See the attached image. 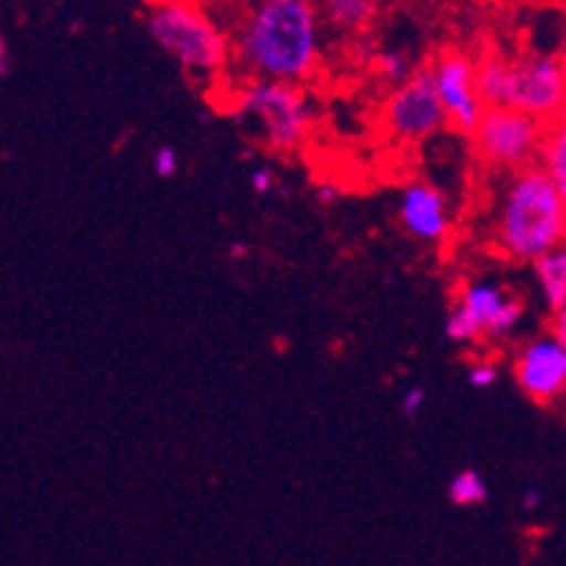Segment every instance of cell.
Wrapping results in <instances>:
<instances>
[{
  "label": "cell",
  "mask_w": 566,
  "mask_h": 566,
  "mask_svg": "<svg viewBox=\"0 0 566 566\" xmlns=\"http://www.w3.org/2000/svg\"><path fill=\"white\" fill-rule=\"evenodd\" d=\"M231 69L240 82L305 87L324 60L316 0H249L231 32Z\"/></svg>",
  "instance_id": "1"
},
{
  "label": "cell",
  "mask_w": 566,
  "mask_h": 566,
  "mask_svg": "<svg viewBox=\"0 0 566 566\" xmlns=\"http://www.w3.org/2000/svg\"><path fill=\"white\" fill-rule=\"evenodd\" d=\"M491 245L518 265L566 245V206L538 164L502 175L493 195Z\"/></svg>",
  "instance_id": "2"
},
{
  "label": "cell",
  "mask_w": 566,
  "mask_h": 566,
  "mask_svg": "<svg viewBox=\"0 0 566 566\" xmlns=\"http://www.w3.org/2000/svg\"><path fill=\"white\" fill-rule=\"evenodd\" d=\"M480 96L488 107H513L555 125L566 118V56L549 51L485 54L476 60Z\"/></svg>",
  "instance_id": "3"
},
{
  "label": "cell",
  "mask_w": 566,
  "mask_h": 566,
  "mask_svg": "<svg viewBox=\"0 0 566 566\" xmlns=\"http://www.w3.org/2000/svg\"><path fill=\"white\" fill-rule=\"evenodd\" d=\"M153 43L189 76L212 82L231 69V38L189 0H158L147 12Z\"/></svg>",
  "instance_id": "4"
},
{
  "label": "cell",
  "mask_w": 566,
  "mask_h": 566,
  "mask_svg": "<svg viewBox=\"0 0 566 566\" xmlns=\"http://www.w3.org/2000/svg\"><path fill=\"white\" fill-rule=\"evenodd\" d=\"M229 116L240 130L254 133L276 156L302 150L316 125L305 87L285 82H240Z\"/></svg>",
  "instance_id": "5"
},
{
  "label": "cell",
  "mask_w": 566,
  "mask_h": 566,
  "mask_svg": "<svg viewBox=\"0 0 566 566\" xmlns=\"http://www.w3.org/2000/svg\"><path fill=\"white\" fill-rule=\"evenodd\" d=\"M547 125L513 107H488L485 118L473 133V150L493 172H518L533 167L542 153Z\"/></svg>",
  "instance_id": "6"
},
{
  "label": "cell",
  "mask_w": 566,
  "mask_h": 566,
  "mask_svg": "<svg viewBox=\"0 0 566 566\" xmlns=\"http://www.w3.org/2000/svg\"><path fill=\"white\" fill-rule=\"evenodd\" d=\"M380 125L389 136L406 144H420L451 127L429 65H420L406 85L386 94L380 105Z\"/></svg>",
  "instance_id": "7"
},
{
  "label": "cell",
  "mask_w": 566,
  "mask_h": 566,
  "mask_svg": "<svg viewBox=\"0 0 566 566\" xmlns=\"http://www.w3.org/2000/svg\"><path fill=\"white\" fill-rule=\"evenodd\" d=\"M429 69L442 107L449 113V125L457 133L473 136L488 113V105L480 96V82H476V60L468 51L446 49L431 60Z\"/></svg>",
  "instance_id": "8"
},
{
  "label": "cell",
  "mask_w": 566,
  "mask_h": 566,
  "mask_svg": "<svg viewBox=\"0 0 566 566\" xmlns=\"http://www.w3.org/2000/svg\"><path fill=\"white\" fill-rule=\"evenodd\" d=\"M513 378L518 389L538 406H555L566 398V349L549 327L530 336L516 349Z\"/></svg>",
  "instance_id": "9"
},
{
  "label": "cell",
  "mask_w": 566,
  "mask_h": 566,
  "mask_svg": "<svg viewBox=\"0 0 566 566\" xmlns=\"http://www.w3.org/2000/svg\"><path fill=\"white\" fill-rule=\"evenodd\" d=\"M454 305L465 307L485 331V342L502 344L518 333L524 322V300L518 293L507 291L502 282L482 276V280H462L457 287Z\"/></svg>",
  "instance_id": "10"
},
{
  "label": "cell",
  "mask_w": 566,
  "mask_h": 566,
  "mask_svg": "<svg viewBox=\"0 0 566 566\" xmlns=\"http://www.w3.org/2000/svg\"><path fill=\"white\" fill-rule=\"evenodd\" d=\"M398 220L411 240L423 245H442L451 237L449 195L429 181H411L400 189Z\"/></svg>",
  "instance_id": "11"
},
{
  "label": "cell",
  "mask_w": 566,
  "mask_h": 566,
  "mask_svg": "<svg viewBox=\"0 0 566 566\" xmlns=\"http://www.w3.org/2000/svg\"><path fill=\"white\" fill-rule=\"evenodd\" d=\"M316 7L322 12L324 25L349 34V38H358V34H367L369 25L378 18L380 0H316Z\"/></svg>",
  "instance_id": "12"
},
{
  "label": "cell",
  "mask_w": 566,
  "mask_h": 566,
  "mask_svg": "<svg viewBox=\"0 0 566 566\" xmlns=\"http://www.w3.org/2000/svg\"><path fill=\"white\" fill-rule=\"evenodd\" d=\"M533 276L538 293H542V302L549 313L558 311L566 302V245H558L549 254L538 256L533 262Z\"/></svg>",
  "instance_id": "13"
},
{
  "label": "cell",
  "mask_w": 566,
  "mask_h": 566,
  "mask_svg": "<svg viewBox=\"0 0 566 566\" xmlns=\"http://www.w3.org/2000/svg\"><path fill=\"white\" fill-rule=\"evenodd\" d=\"M535 164L547 172V178L558 189L560 200L566 206V118H560L555 125H547L542 153H538V161Z\"/></svg>",
  "instance_id": "14"
},
{
  "label": "cell",
  "mask_w": 566,
  "mask_h": 566,
  "mask_svg": "<svg viewBox=\"0 0 566 566\" xmlns=\"http://www.w3.org/2000/svg\"><path fill=\"white\" fill-rule=\"evenodd\" d=\"M417 71H420V65L415 63V56L406 49H380L373 63L375 80L389 87V91L406 85Z\"/></svg>",
  "instance_id": "15"
},
{
  "label": "cell",
  "mask_w": 566,
  "mask_h": 566,
  "mask_svg": "<svg viewBox=\"0 0 566 566\" xmlns=\"http://www.w3.org/2000/svg\"><path fill=\"white\" fill-rule=\"evenodd\" d=\"M449 499L457 507H476L488 499V482L482 480L480 471L465 468V471L454 473V480L449 482Z\"/></svg>",
  "instance_id": "16"
},
{
  "label": "cell",
  "mask_w": 566,
  "mask_h": 566,
  "mask_svg": "<svg viewBox=\"0 0 566 566\" xmlns=\"http://www.w3.org/2000/svg\"><path fill=\"white\" fill-rule=\"evenodd\" d=\"M446 338L454 344H462V347H473V344L485 342V331L482 324L465 311V307L454 305L446 316Z\"/></svg>",
  "instance_id": "17"
},
{
  "label": "cell",
  "mask_w": 566,
  "mask_h": 566,
  "mask_svg": "<svg viewBox=\"0 0 566 566\" xmlns=\"http://www.w3.org/2000/svg\"><path fill=\"white\" fill-rule=\"evenodd\" d=\"M499 375H502L499 361H493V358H476V361L468 367V384H471L473 389H491L499 380Z\"/></svg>",
  "instance_id": "18"
},
{
  "label": "cell",
  "mask_w": 566,
  "mask_h": 566,
  "mask_svg": "<svg viewBox=\"0 0 566 566\" xmlns=\"http://www.w3.org/2000/svg\"><path fill=\"white\" fill-rule=\"evenodd\" d=\"M153 172H156V178H161V181H169V178H175L178 175V169H181V158H178V150L175 147H169V144H161L156 153H153Z\"/></svg>",
  "instance_id": "19"
},
{
  "label": "cell",
  "mask_w": 566,
  "mask_h": 566,
  "mask_svg": "<svg viewBox=\"0 0 566 566\" xmlns=\"http://www.w3.org/2000/svg\"><path fill=\"white\" fill-rule=\"evenodd\" d=\"M426 406V389L423 386H409L403 392V398H400V411H403L406 420H415L420 411H423Z\"/></svg>",
  "instance_id": "20"
},
{
  "label": "cell",
  "mask_w": 566,
  "mask_h": 566,
  "mask_svg": "<svg viewBox=\"0 0 566 566\" xmlns=\"http://www.w3.org/2000/svg\"><path fill=\"white\" fill-rule=\"evenodd\" d=\"M249 187L254 195H271L276 189V172L271 167H256L249 175Z\"/></svg>",
  "instance_id": "21"
},
{
  "label": "cell",
  "mask_w": 566,
  "mask_h": 566,
  "mask_svg": "<svg viewBox=\"0 0 566 566\" xmlns=\"http://www.w3.org/2000/svg\"><path fill=\"white\" fill-rule=\"evenodd\" d=\"M342 195H344V189L338 187V184H318L316 187V200L322 206L338 203V200H342Z\"/></svg>",
  "instance_id": "22"
},
{
  "label": "cell",
  "mask_w": 566,
  "mask_h": 566,
  "mask_svg": "<svg viewBox=\"0 0 566 566\" xmlns=\"http://www.w3.org/2000/svg\"><path fill=\"white\" fill-rule=\"evenodd\" d=\"M549 331L558 336V342L564 344V349H566V302L558 307V311L549 313Z\"/></svg>",
  "instance_id": "23"
},
{
  "label": "cell",
  "mask_w": 566,
  "mask_h": 566,
  "mask_svg": "<svg viewBox=\"0 0 566 566\" xmlns=\"http://www.w3.org/2000/svg\"><path fill=\"white\" fill-rule=\"evenodd\" d=\"M12 74V51H9V40H0V76Z\"/></svg>",
  "instance_id": "24"
},
{
  "label": "cell",
  "mask_w": 566,
  "mask_h": 566,
  "mask_svg": "<svg viewBox=\"0 0 566 566\" xmlns=\"http://www.w3.org/2000/svg\"><path fill=\"white\" fill-rule=\"evenodd\" d=\"M538 507H542V493L535 491V488H530V491H524V496H522V511H524V513H533V511H538Z\"/></svg>",
  "instance_id": "25"
},
{
  "label": "cell",
  "mask_w": 566,
  "mask_h": 566,
  "mask_svg": "<svg viewBox=\"0 0 566 566\" xmlns=\"http://www.w3.org/2000/svg\"><path fill=\"white\" fill-rule=\"evenodd\" d=\"M229 256H231V260H240V256H249V249H245V245H231Z\"/></svg>",
  "instance_id": "26"
},
{
  "label": "cell",
  "mask_w": 566,
  "mask_h": 566,
  "mask_svg": "<svg viewBox=\"0 0 566 566\" xmlns=\"http://www.w3.org/2000/svg\"><path fill=\"white\" fill-rule=\"evenodd\" d=\"M392 3H398V0H392Z\"/></svg>",
  "instance_id": "27"
}]
</instances>
